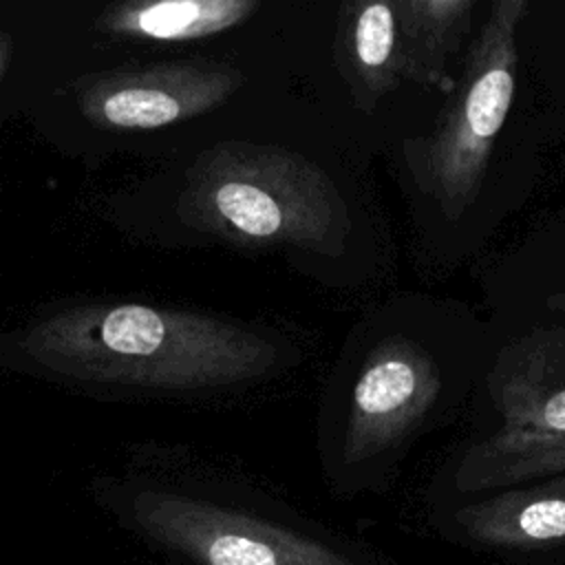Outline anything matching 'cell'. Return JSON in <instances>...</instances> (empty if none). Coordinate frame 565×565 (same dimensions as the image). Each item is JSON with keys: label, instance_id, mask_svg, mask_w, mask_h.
I'll return each mask as SVG.
<instances>
[{"label": "cell", "instance_id": "obj_1", "mask_svg": "<svg viewBox=\"0 0 565 565\" xmlns=\"http://www.w3.org/2000/svg\"><path fill=\"white\" fill-rule=\"evenodd\" d=\"M42 366L95 384L190 391L265 375L276 347L234 322L137 302L55 313L22 340Z\"/></svg>", "mask_w": 565, "mask_h": 565}, {"label": "cell", "instance_id": "obj_2", "mask_svg": "<svg viewBox=\"0 0 565 565\" xmlns=\"http://www.w3.org/2000/svg\"><path fill=\"white\" fill-rule=\"evenodd\" d=\"M190 227L238 247H294L338 256L351 232L333 179L300 152L223 141L196 157L179 196Z\"/></svg>", "mask_w": 565, "mask_h": 565}, {"label": "cell", "instance_id": "obj_3", "mask_svg": "<svg viewBox=\"0 0 565 565\" xmlns=\"http://www.w3.org/2000/svg\"><path fill=\"white\" fill-rule=\"evenodd\" d=\"M527 9V0L490 4L433 130L404 141L413 181L448 221L461 218L481 190L492 146L512 106L519 26Z\"/></svg>", "mask_w": 565, "mask_h": 565}, {"label": "cell", "instance_id": "obj_4", "mask_svg": "<svg viewBox=\"0 0 565 565\" xmlns=\"http://www.w3.org/2000/svg\"><path fill=\"white\" fill-rule=\"evenodd\" d=\"M132 516L154 541L199 565H358L309 536L181 494L141 492Z\"/></svg>", "mask_w": 565, "mask_h": 565}, {"label": "cell", "instance_id": "obj_5", "mask_svg": "<svg viewBox=\"0 0 565 565\" xmlns=\"http://www.w3.org/2000/svg\"><path fill=\"white\" fill-rule=\"evenodd\" d=\"M439 391V366L424 347L404 335L380 340L353 384L344 461L371 459L402 441L433 408Z\"/></svg>", "mask_w": 565, "mask_h": 565}, {"label": "cell", "instance_id": "obj_6", "mask_svg": "<svg viewBox=\"0 0 565 565\" xmlns=\"http://www.w3.org/2000/svg\"><path fill=\"white\" fill-rule=\"evenodd\" d=\"M241 86L243 73L234 66L172 62L102 75L82 88L79 106L97 126L152 130L203 115Z\"/></svg>", "mask_w": 565, "mask_h": 565}, {"label": "cell", "instance_id": "obj_7", "mask_svg": "<svg viewBox=\"0 0 565 565\" xmlns=\"http://www.w3.org/2000/svg\"><path fill=\"white\" fill-rule=\"evenodd\" d=\"M494 399L501 428L492 444H543L565 439V331L530 338L497 371Z\"/></svg>", "mask_w": 565, "mask_h": 565}, {"label": "cell", "instance_id": "obj_8", "mask_svg": "<svg viewBox=\"0 0 565 565\" xmlns=\"http://www.w3.org/2000/svg\"><path fill=\"white\" fill-rule=\"evenodd\" d=\"M333 51L355 108L371 113L402 82L395 2L355 0L342 4Z\"/></svg>", "mask_w": 565, "mask_h": 565}, {"label": "cell", "instance_id": "obj_9", "mask_svg": "<svg viewBox=\"0 0 565 565\" xmlns=\"http://www.w3.org/2000/svg\"><path fill=\"white\" fill-rule=\"evenodd\" d=\"M457 523L479 543L536 547L565 539V475L508 490L457 510Z\"/></svg>", "mask_w": 565, "mask_h": 565}, {"label": "cell", "instance_id": "obj_10", "mask_svg": "<svg viewBox=\"0 0 565 565\" xmlns=\"http://www.w3.org/2000/svg\"><path fill=\"white\" fill-rule=\"evenodd\" d=\"M475 0H395L402 79L450 95L446 62L470 31Z\"/></svg>", "mask_w": 565, "mask_h": 565}, {"label": "cell", "instance_id": "obj_11", "mask_svg": "<svg viewBox=\"0 0 565 565\" xmlns=\"http://www.w3.org/2000/svg\"><path fill=\"white\" fill-rule=\"evenodd\" d=\"M256 0H157L108 9L102 26L126 38L185 42L243 24L258 11Z\"/></svg>", "mask_w": 565, "mask_h": 565}, {"label": "cell", "instance_id": "obj_12", "mask_svg": "<svg viewBox=\"0 0 565 565\" xmlns=\"http://www.w3.org/2000/svg\"><path fill=\"white\" fill-rule=\"evenodd\" d=\"M556 472H565V439L543 444H492L486 439L461 461L457 483L461 490H479Z\"/></svg>", "mask_w": 565, "mask_h": 565}, {"label": "cell", "instance_id": "obj_13", "mask_svg": "<svg viewBox=\"0 0 565 565\" xmlns=\"http://www.w3.org/2000/svg\"><path fill=\"white\" fill-rule=\"evenodd\" d=\"M7 57H9V40L4 33H0V79H2L4 66H7Z\"/></svg>", "mask_w": 565, "mask_h": 565}]
</instances>
